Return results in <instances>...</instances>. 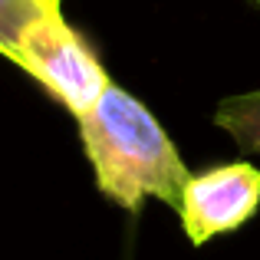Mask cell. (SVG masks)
I'll list each match as a JSON object with an SVG mask.
<instances>
[{
	"label": "cell",
	"mask_w": 260,
	"mask_h": 260,
	"mask_svg": "<svg viewBox=\"0 0 260 260\" xmlns=\"http://www.w3.org/2000/svg\"><path fill=\"white\" fill-rule=\"evenodd\" d=\"M76 122L95 184L109 201L125 211H139L148 198L178 208L191 172L145 102L109 83L95 106Z\"/></svg>",
	"instance_id": "cell-1"
},
{
	"label": "cell",
	"mask_w": 260,
	"mask_h": 260,
	"mask_svg": "<svg viewBox=\"0 0 260 260\" xmlns=\"http://www.w3.org/2000/svg\"><path fill=\"white\" fill-rule=\"evenodd\" d=\"M13 63L30 73L76 119L86 115L112 83L95 53L86 46V40L63 20L59 7H50L23 33Z\"/></svg>",
	"instance_id": "cell-2"
},
{
	"label": "cell",
	"mask_w": 260,
	"mask_h": 260,
	"mask_svg": "<svg viewBox=\"0 0 260 260\" xmlns=\"http://www.w3.org/2000/svg\"><path fill=\"white\" fill-rule=\"evenodd\" d=\"M260 208V168L250 161L204 168L188 175L178 198L181 231L191 244H208L221 234L244 228Z\"/></svg>",
	"instance_id": "cell-3"
},
{
	"label": "cell",
	"mask_w": 260,
	"mask_h": 260,
	"mask_svg": "<svg viewBox=\"0 0 260 260\" xmlns=\"http://www.w3.org/2000/svg\"><path fill=\"white\" fill-rule=\"evenodd\" d=\"M214 125L228 132L244 152L260 155V89L221 99L214 109Z\"/></svg>",
	"instance_id": "cell-4"
},
{
	"label": "cell",
	"mask_w": 260,
	"mask_h": 260,
	"mask_svg": "<svg viewBox=\"0 0 260 260\" xmlns=\"http://www.w3.org/2000/svg\"><path fill=\"white\" fill-rule=\"evenodd\" d=\"M50 7H59V4H50V0H0V56L7 59L17 56L23 33Z\"/></svg>",
	"instance_id": "cell-5"
},
{
	"label": "cell",
	"mask_w": 260,
	"mask_h": 260,
	"mask_svg": "<svg viewBox=\"0 0 260 260\" xmlns=\"http://www.w3.org/2000/svg\"><path fill=\"white\" fill-rule=\"evenodd\" d=\"M250 4H257V7H260V0H250Z\"/></svg>",
	"instance_id": "cell-6"
},
{
	"label": "cell",
	"mask_w": 260,
	"mask_h": 260,
	"mask_svg": "<svg viewBox=\"0 0 260 260\" xmlns=\"http://www.w3.org/2000/svg\"><path fill=\"white\" fill-rule=\"evenodd\" d=\"M50 4H59V0H50Z\"/></svg>",
	"instance_id": "cell-7"
}]
</instances>
